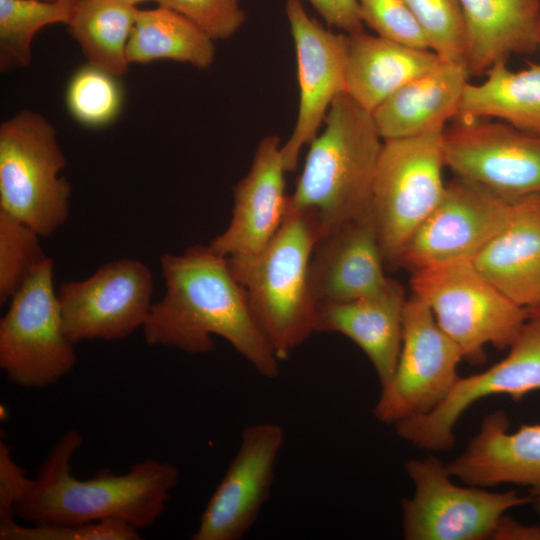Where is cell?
<instances>
[{
	"instance_id": "cell-3",
	"label": "cell",
	"mask_w": 540,
	"mask_h": 540,
	"mask_svg": "<svg viewBox=\"0 0 540 540\" xmlns=\"http://www.w3.org/2000/svg\"><path fill=\"white\" fill-rule=\"evenodd\" d=\"M324 123L289 196L292 207L315 218L318 241L370 211L384 143L372 113L346 93L333 101Z\"/></svg>"
},
{
	"instance_id": "cell-24",
	"label": "cell",
	"mask_w": 540,
	"mask_h": 540,
	"mask_svg": "<svg viewBox=\"0 0 540 540\" xmlns=\"http://www.w3.org/2000/svg\"><path fill=\"white\" fill-rule=\"evenodd\" d=\"M442 61L429 49L409 47L364 31L347 34L345 93L372 113L398 89Z\"/></svg>"
},
{
	"instance_id": "cell-7",
	"label": "cell",
	"mask_w": 540,
	"mask_h": 540,
	"mask_svg": "<svg viewBox=\"0 0 540 540\" xmlns=\"http://www.w3.org/2000/svg\"><path fill=\"white\" fill-rule=\"evenodd\" d=\"M66 159L56 130L41 114L23 110L0 126V210L41 237L53 234L69 216L72 192L59 176Z\"/></svg>"
},
{
	"instance_id": "cell-39",
	"label": "cell",
	"mask_w": 540,
	"mask_h": 540,
	"mask_svg": "<svg viewBox=\"0 0 540 540\" xmlns=\"http://www.w3.org/2000/svg\"><path fill=\"white\" fill-rule=\"evenodd\" d=\"M532 504H534L535 509H536L537 512L540 514V497H538V498H533V499H532Z\"/></svg>"
},
{
	"instance_id": "cell-36",
	"label": "cell",
	"mask_w": 540,
	"mask_h": 540,
	"mask_svg": "<svg viewBox=\"0 0 540 540\" xmlns=\"http://www.w3.org/2000/svg\"><path fill=\"white\" fill-rule=\"evenodd\" d=\"M328 26L346 34L364 31L357 0H308Z\"/></svg>"
},
{
	"instance_id": "cell-21",
	"label": "cell",
	"mask_w": 540,
	"mask_h": 540,
	"mask_svg": "<svg viewBox=\"0 0 540 540\" xmlns=\"http://www.w3.org/2000/svg\"><path fill=\"white\" fill-rule=\"evenodd\" d=\"M472 262L516 304L539 307L540 194L514 200L506 225Z\"/></svg>"
},
{
	"instance_id": "cell-28",
	"label": "cell",
	"mask_w": 540,
	"mask_h": 540,
	"mask_svg": "<svg viewBox=\"0 0 540 540\" xmlns=\"http://www.w3.org/2000/svg\"><path fill=\"white\" fill-rule=\"evenodd\" d=\"M79 0H0V68H23L31 60V42L43 27L68 25Z\"/></svg>"
},
{
	"instance_id": "cell-19",
	"label": "cell",
	"mask_w": 540,
	"mask_h": 540,
	"mask_svg": "<svg viewBox=\"0 0 540 540\" xmlns=\"http://www.w3.org/2000/svg\"><path fill=\"white\" fill-rule=\"evenodd\" d=\"M452 477L465 484L489 487L518 484L540 497V424H523L509 432L503 411L485 417L480 431L456 459L446 464Z\"/></svg>"
},
{
	"instance_id": "cell-4",
	"label": "cell",
	"mask_w": 540,
	"mask_h": 540,
	"mask_svg": "<svg viewBox=\"0 0 540 540\" xmlns=\"http://www.w3.org/2000/svg\"><path fill=\"white\" fill-rule=\"evenodd\" d=\"M318 241L315 218L289 204L269 244L250 256L227 258L252 315L279 360L316 332L317 305L309 265Z\"/></svg>"
},
{
	"instance_id": "cell-6",
	"label": "cell",
	"mask_w": 540,
	"mask_h": 540,
	"mask_svg": "<svg viewBox=\"0 0 540 540\" xmlns=\"http://www.w3.org/2000/svg\"><path fill=\"white\" fill-rule=\"evenodd\" d=\"M444 130L384 140L370 215L387 268L399 267L407 244L445 193Z\"/></svg>"
},
{
	"instance_id": "cell-5",
	"label": "cell",
	"mask_w": 540,
	"mask_h": 540,
	"mask_svg": "<svg viewBox=\"0 0 540 540\" xmlns=\"http://www.w3.org/2000/svg\"><path fill=\"white\" fill-rule=\"evenodd\" d=\"M410 286L472 364L484 362L486 345L510 347L530 315V309L507 297L472 260L412 271Z\"/></svg>"
},
{
	"instance_id": "cell-40",
	"label": "cell",
	"mask_w": 540,
	"mask_h": 540,
	"mask_svg": "<svg viewBox=\"0 0 540 540\" xmlns=\"http://www.w3.org/2000/svg\"><path fill=\"white\" fill-rule=\"evenodd\" d=\"M42 1H49V2H52V1H55V0H42Z\"/></svg>"
},
{
	"instance_id": "cell-22",
	"label": "cell",
	"mask_w": 540,
	"mask_h": 540,
	"mask_svg": "<svg viewBox=\"0 0 540 540\" xmlns=\"http://www.w3.org/2000/svg\"><path fill=\"white\" fill-rule=\"evenodd\" d=\"M466 27L465 66L481 76L513 54L539 47L540 0H458Z\"/></svg>"
},
{
	"instance_id": "cell-1",
	"label": "cell",
	"mask_w": 540,
	"mask_h": 540,
	"mask_svg": "<svg viewBox=\"0 0 540 540\" xmlns=\"http://www.w3.org/2000/svg\"><path fill=\"white\" fill-rule=\"evenodd\" d=\"M160 265L166 291L142 327L148 345L206 354L214 348L215 335L260 375L278 376L280 360L257 325L226 257L209 245H194L182 254H163Z\"/></svg>"
},
{
	"instance_id": "cell-29",
	"label": "cell",
	"mask_w": 540,
	"mask_h": 540,
	"mask_svg": "<svg viewBox=\"0 0 540 540\" xmlns=\"http://www.w3.org/2000/svg\"><path fill=\"white\" fill-rule=\"evenodd\" d=\"M122 88L117 76L90 63L71 77L66 90L70 114L82 125L100 128L111 123L122 106Z\"/></svg>"
},
{
	"instance_id": "cell-31",
	"label": "cell",
	"mask_w": 540,
	"mask_h": 540,
	"mask_svg": "<svg viewBox=\"0 0 540 540\" xmlns=\"http://www.w3.org/2000/svg\"><path fill=\"white\" fill-rule=\"evenodd\" d=\"M442 60L465 66L466 27L458 0H404ZM466 67V66H465Z\"/></svg>"
},
{
	"instance_id": "cell-27",
	"label": "cell",
	"mask_w": 540,
	"mask_h": 540,
	"mask_svg": "<svg viewBox=\"0 0 540 540\" xmlns=\"http://www.w3.org/2000/svg\"><path fill=\"white\" fill-rule=\"evenodd\" d=\"M138 13L116 0H79L68 29L88 63L120 77L128 71L126 49Z\"/></svg>"
},
{
	"instance_id": "cell-13",
	"label": "cell",
	"mask_w": 540,
	"mask_h": 540,
	"mask_svg": "<svg viewBox=\"0 0 540 540\" xmlns=\"http://www.w3.org/2000/svg\"><path fill=\"white\" fill-rule=\"evenodd\" d=\"M509 348L507 356L487 370L459 377L446 398L430 413L396 423L397 434L420 449L447 450L454 444L457 421L475 402L498 394L519 401L540 391V306L530 309Z\"/></svg>"
},
{
	"instance_id": "cell-12",
	"label": "cell",
	"mask_w": 540,
	"mask_h": 540,
	"mask_svg": "<svg viewBox=\"0 0 540 540\" xmlns=\"http://www.w3.org/2000/svg\"><path fill=\"white\" fill-rule=\"evenodd\" d=\"M152 293L150 269L131 258L105 263L84 280L62 283L57 297L65 334L74 344L126 338L144 326Z\"/></svg>"
},
{
	"instance_id": "cell-2",
	"label": "cell",
	"mask_w": 540,
	"mask_h": 540,
	"mask_svg": "<svg viewBox=\"0 0 540 540\" xmlns=\"http://www.w3.org/2000/svg\"><path fill=\"white\" fill-rule=\"evenodd\" d=\"M83 442L75 430L65 432L33 479L15 516L30 523L82 524L119 520L137 529L153 525L164 513L179 482L177 467L146 458L124 474L110 471L89 479L72 475L71 460Z\"/></svg>"
},
{
	"instance_id": "cell-11",
	"label": "cell",
	"mask_w": 540,
	"mask_h": 540,
	"mask_svg": "<svg viewBox=\"0 0 540 540\" xmlns=\"http://www.w3.org/2000/svg\"><path fill=\"white\" fill-rule=\"evenodd\" d=\"M442 144L456 178L508 200L540 194V135L498 119H455Z\"/></svg>"
},
{
	"instance_id": "cell-35",
	"label": "cell",
	"mask_w": 540,
	"mask_h": 540,
	"mask_svg": "<svg viewBox=\"0 0 540 540\" xmlns=\"http://www.w3.org/2000/svg\"><path fill=\"white\" fill-rule=\"evenodd\" d=\"M33 479L17 465L7 443L0 441V520L14 518L16 506L26 497Z\"/></svg>"
},
{
	"instance_id": "cell-32",
	"label": "cell",
	"mask_w": 540,
	"mask_h": 540,
	"mask_svg": "<svg viewBox=\"0 0 540 540\" xmlns=\"http://www.w3.org/2000/svg\"><path fill=\"white\" fill-rule=\"evenodd\" d=\"M1 540H138L139 529L119 520L82 524L35 523L24 526L14 518L0 520Z\"/></svg>"
},
{
	"instance_id": "cell-18",
	"label": "cell",
	"mask_w": 540,
	"mask_h": 540,
	"mask_svg": "<svg viewBox=\"0 0 540 540\" xmlns=\"http://www.w3.org/2000/svg\"><path fill=\"white\" fill-rule=\"evenodd\" d=\"M370 211L319 240L309 265L316 305L352 301L384 290L391 279Z\"/></svg>"
},
{
	"instance_id": "cell-23",
	"label": "cell",
	"mask_w": 540,
	"mask_h": 540,
	"mask_svg": "<svg viewBox=\"0 0 540 540\" xmlns=\"http://www.w3.org/2000/svg\"><path fill=\"white\" fill-rule=\"evenodd\" d=\"M469 77L463 64L442 61L398 89L372 112L382 139L444 130L458 114Z\"/></svg>"
},
{
	"instance_id": "cell-20",
	"label": "cell",
	"mask_w": 540,
	"mask_h": 540,
	"mask_svg": "<svg viewBox=\"0 0 540 540\" xmlns=\"http://www.w3.org/2000/svg\"><path fill=\"white\" fill-rule=\"evenodd\" d=\"M406 300L403 287L391 279L374 295L317 305L316 332L339 333L353 341L370 360L382 387L400 354Z\"/></svg>"
},
{
	"instance_id": "cell-38",
	"label": "cell",
	"mask_w": 540,
	"mask_h": 540,
	"mask_svg": "<svg viewBox=\"0 0 540 540\" xmlns=\"http://www.w3.org/2000/svg\"><path fill=\"white\" fill-rule=\"evenodd\" d=\"M116 1L127 4V5L136 6L140 2H143L146 0H116ZM153 1H156V0H153Z\"/></svg>"
},
{
	"instance_id": "cell-30",
	"label": "cell",
	"mask_w": 540,
	"mask_h": 540,
	"mask_svg": "<svg viewBox=\"0 0 540 540\" xmlns=\"http://www.w3.org/2000/svg\"><path fill=\"white\" fill-rule=\"evenodd\" d=\"M32 228L0 210V303L11 298L48 257Z\"/></svg>"
},
{
	"instance_id": "cell-34",
	"label": "cell",
	"mask_w": 540,
	"mask_h": 540,
	"mask_svg": "<svg viewBox=\"0 0 540 540\" xmlns=\"http://www.w3.org/2000/svg\"><path fill=\"white\" fill-rule=\"evenodd\" d=\"M201 28L211 39L231 37L245 22L240 0H156Z\"/></svg>"
},
{
	"instance_id": "cell-37",
	"label": "cell",
	"mask_w": 540,
	"mask_h": 540,
	"mask_svg": "<svg viewBox=\"0 0 540 540\" xmlns=\"http://www.w3.org/2000/svg\"><path fill=\"white\" fill-rule=\"evenodd\" d=\"M492 539L540 540V525H524L504 515Z\"/></svg>"
},
{
	"instance_id": "cell-25",
	"label": "cell",
	"mask_w": 540,
	"mask_h": 540,
	"mask_svg": "<svg viewBox=\"0 0 540 540\" xmlns=\"http://www.w3.org/2000/svg\"><path fill=\"white\" fill-rule=\"evenodd\" d=\"M485 75L481 83L466 84L455 119H498L540 135V64L513 71L500 61Z\"/></svg>"
},
{
	"instance_id": "cell-10",
	"label": "cell",
	"mask_w": 540,
	"mask_h": 540,
	"mask_svg": "<svg viewBox=\"0 0 540 540\" xmlns=\"http://www.w3.org/2000/svg\"><path fill=\"white\" fill-rule=\"evenodd\" d=\"M461 350L440 328L417 296L407 298L400 354L391 379L381 387L375 417L388 424L426 415L449 394L459 378Z\"/></svg>"
},
{
	"instance_id": "cell-41",
	"label": "cell",
	"mask_w": 540,
	"mask_h": 540,
	"mask_svg": "<svg viewBox=\"0 0 540 540\" xmlns=\"http://www.w3.org/2000/svg\"><path fill=\"white\" fill-rule=\"evenodd\" d=\"M538 50H540V40H539V47H538Z\"/></svg>"
},
{
	"instance_id": "cell-15",
	"label": "cell",
	"mask_w": 540,
	"mask_h": 540,
	"mask_svg": "<svg viewBox=\"0 0 540 540\" xmlns=\"http://www.w3.org/2000/svg\"><path fill=\"white\" fill-rule=\"evenodd\" d=\"M285 13L294 40L299 85L295 126L281 147L287 172L317 136L333 101L345 93L347 34L334 33L310 17L299 0H286Z\"/></svg>"
},
{
	"instance_id": "cell-33",
	"label": "cell",
	"mask_w": 540,
	"mask_h": 540,
	"mask_svg": "<svg viewBox=\"0 0 540 540\" xmlns=\"http://www.w3.org/2000/svg\"><path fill=\"white\" fill-rule=\"evenodd\" d=\"M363 24L376 35L418 49H430L428 39L404 0H357Z\"/></svg>"
},
{
	"instance_id": "cell-17",
	"label": "cell",
	"mask_w": 540,
	"mask_h": 540,
	"mask_svg": "<svg viewBox=\"0 0 540 540\" xmlns=\"http://www.w3.org/2000/svg\"><path fill=\"white\" fill-rule=\"evenodd\" d=\"M281 147L276 135L259 142L248 173L234 187L230 224L209 245L219 255H255L279 230L289 201Z\"/></svg>"
},
{
	"instance_id": "cell-16",
	"label": "cell",
	"mask_w": 540,
	"mask_h": 540,
	"mask_svg": "<svg viewBox=\"0 0 540 540\" xmlns=\"http://www.w3.org/2000/svg\"><path fill=\"white\" fill-rule=\"evenodd\" d=\"M284 442L276 423L247 426L237 453L202 512L193 540H239L255 524L269 497Z\"/></svg>"
},
{
	"instance_id": "cell-9",
	"label": "cell",
	"mask_w": 540,
	"mask_h": 540,
	"mask_svg": "<svg viewBox=\"0 0 540 540\" xmlns=\"http://www.w3.org/2000/svg\"><path fill=\"white\" fill-rule=\"evenodd\" d=\"M406 471L414 494L402 501L407 540H482L492 538L505 513L532 503L516 491L491 492L453 483L447 466L434 456L410 460Z\"/></svg>"
},
{
	"instance_id": "cell-14",
	"label": "cell",
	"mask_w": 540,
	"mask_h": 540,
	"mask_svg": "<svg viewBox=\"0 0 540 540\" xmlns=\"http://www.w3.org/2000/svg\"><path fill=\"white\" fill-rule=\"evenodd\" d=\"M514 200L456 178L404 249L399 266L411 272L473 258L508 222Z\"/></svg>"
},
{
	"instance_id": "cell-26",
	"label": "cell",
	"mask_w": 540,
	"mask_h": 540,
	"mask_svg": "<svg viewBox=\"0 0 540 540\" xmlns=\"http://www.w3.org/2000/svg\"><path fill=\"white\" fill-rule=\"evenodd\" d=\"M126 54L129 64L171 59L206 69L214 61L215 47L213 39L191 20L158 6L139 10Z\"/></svg>"
},
{
	"instance_id": "cell-8",
	"label": "cell",
	"mask_w": 540,
	"mask_h": 540,
	"mask_svg": "<svg viewBox=\"0 0 540 540\" xmlns=\"http://www.w3.org/2000/svg\"><path fill=\"white\" fill-rule=\"evenodd\" d=\"M74 345L63 328L48 257L11 298L0 320V368L17 386L44 388L73 369Z\"/></svg>"
}]
</instances>
